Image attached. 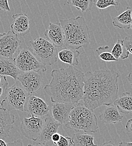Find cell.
Segmentation results:
<instances>
[{"label":"cell","mask_w":132,"mask_h":146,"mask_svg":"<svg viewBox=\"0 0 132 146\" xmlns=\"http://www.w3.org/2000/svg\"><path fill=\"white\" fill-rule=\"evenodd\" d=\"M119 74L111 70H99L84 74L83 101L91 110L110 106L118 98Z\"/></svg>","instance_id":"1"},{"label":"cell","mask_w":132,"mask_h":146,"mask_svg":"<svg viewBox=\"0 0 132 146\" xmlns=\"http://www.w3.org/2000/svg\"><path fill=\"white\" fill-rule=\"evenodd\" d=\"M44 90L53 103L75 104L83 100L84 74L74 66L54 69Z\"/></svg>","instance_id":"2"},{"label":"cell","mask_w":132,"mask_h":146,"mask_svg":"<svg viewBox=\"0 0 132 146\" xmlns=\"http://www.w3.org/2000/svg\"><path fill=\"white\" fill-rule=\"evenodd\" d=\"M60 25L65 36L64 47L78 50L90 44L89 28L83 17L61 20Z\"/></svg>","instance_id":"3"},{"label":"cell","mask_w":132,"mask_h":146,"mask_svg":"<svg viewBox=\"0 0 132 146\" xmlns=\"http://www.w3.org/2000/svg\"><path fill=\"white\" fill-rule=\"evenodd\" d=\"M65 127L71 130H82L86 133H96L99 129L94 111L80 103L74 105L70 113V120L65 124Z\"/></svg>","instance_id":"4"},{"label":"cell","mask_w":132,"mask_h":146,"mask_svg":"<svg viewBox=\"0 0 132 146\" xmlns=\"http://www.w3.org/2000/svg\"><path fill=\"white\" fill-rule=\"evenodd\" d=\"M30 49L45 66H52L57 61V49L49 40L38 36L29 42Z\"/></svg>","instance_id":"5"},{"label":"cell","mask_w":132,"mask_h":146,"mask_svg":"<svg viewBox=\"0 0 132 146\" xmlns=\"http://www.w3.org/2000/svg\"><path fill=\"white\" fill-rule=\"evenodd\" d=\"M30 95L22 87L19 82L16 80L15 83L7 90L3 103H6V107L4 108L9 111L16 110L24 111L26 102Z\"/></svg>","instance_id":"6"},{"label":"cell","mask_w":132,"mask_h":146,"mask_svg":"<svg viewBox=\"0 0 132 146\" xmlns=\"http://www.w3.org/2000/svg\"><path fill=\"white\" fill-rule=\"evenodd\" d=\"M14 60L22 72L36 71L44 73L47 70L46 66L38 60L29 47L22 48Z\"/></svg>","instance_id":"7"},{"label":"cell","mask_w":132,"mask_h":146,"mask_svg":"<svg viewBox=\"0 0 132 146\" xmlns=\"http://www.w3.org/2000/svg\"><path fill=\"white\" fill-rule=\"evenodd\" d=\"M43 123L44 117L31 116L29 117H24L20 126L22 135L28 139L37 142L40 134Z\"/></svg>","instance_id":"8"},{"label":"cell","mask_w":132,"mask_h":146,"mask_svg":"<svg viewBox=\"0 0 132 146\" xmlns=\"http://www.w3.org/2000/svg\"><path fill=\"white\" fill-rule=\"evenodd\" d=\"M21 44L18 36L12 31L0 33V56L13 58Z\"/></svg>","instance_id":"9"},{"label":"cell","mask_w":132,"mask_h":146,"mask_svg":"<svg viewBox=\"0 0 132 146\" xmlns=\"http://www.w3.org/2000/svg\"><path fill=\"white\" fill-rule=\"evenodd\" d=\"M17 80L26 91L32 94L40 90L43 83V75L40 72H22L19 74Z\"/></svg>","instance_id":"10"},{"label":"cell","mask_w":132,"mask_h":146,"mask_svg":"<svg viewBox=\"0 0 132 146\" xmlns=\"http://www.w3.org/2000/svg\"><path fill=\"white\" fill-rule=\"evenodd\" d=\"M24 111L28 112L31 116L45 117L48 115L50 106L41 98L31 94L26 102Z\"/></svg>","instance_id":"11"},{"label":"cell","mask_w":132,"mask_h":146,"mask_svg":"<svg viewBox=\"0 0 132 146\" xmlns=\"http://www.w3.org/2000/svg\"><path fill=\"white\" fill-rule=\"evenodd\" d=\"M61 124L56 121L52 116H46L44 117V123L42 129L37 141L42 144H47L51 141L52 136L57 133V130Z\"/></svg>","instance_id":"12"},{"label":"cell","mask_w":132,"mask_h":146,"mask_svg":"<svg viewBox=\"0 0 132 146\" xmlns=\"http://www.w3.org/2000/svg\"><path fill=\"white\" fill-rule=\"evenodd\" d=\"M44 36L57 48L64 47L65 36L60 24L50 23L44 33Z\"/></svg>","instance_id":"13"},{"label":"cell","mask_w":132,"mask_h":146,"mask_svg":"<svg viewBox=\"0 0 132 146\" xmlns=\"http://www.w3.org/2000/svg\"><path fill=\"white\" fill-rule=\"evenodd\" d=\"M11 29L17 36H24L30 32V21L25 14H17L12 16Z\"/></svg>","instance_id":"14"},{"label":"cell","mask_w":132,"mask_h":146,"mask_svg":"<svg viewBox=\"0 0 132 146\" xmlns=\"http://www.w3.org/2000/svg\"><path fill=\"white\" fill-rule=\"evenodd\" d=\"M15 122L14 115L8 110L0 108V138L5 139L9 136L10 132L14 128Z\"/></svg>","instance_id":"15"},{"label":"cell","mask_w":132,"mask_h":146,"mask_svg":"<svg viewBox=\"0 0 132 146\" xmlns=\"http://www.w3.org/2000/svg\"><path fill=\"white\" fill-rule=\"evenodd\" d=\"M73 104L54 103L52 107V117L61 124L67 123L70 120V113Z\"/></svg>","instance_id":"16"},{"label":"cell","mask_w":132,"mask_h":146,"mask_svg":"<svg viewBox=\"0 0 132 146\" xmlns=\"http://www.w3.org/2000/svg\"><path fill=\"white\" fill-rule=\"evenodd\" d=\"M21 73L17 66L13 58L0 56V75L2 76H9L15 80H17Z\"/></svg>","instance_id":"17"},{"label":"cell","mask_w":132,"mask_h":146,"mask_svg":"<svg viewBox=\"0 0 132 146\" xmlns=\"http://www.w3.org/2000/svg\"><path fill=\"white\" fill-rule=\"evenodd\" d=\"M99 120L105 124H116L123 121V115L113 105L109 106L99 115Z\"/></svg>","instance_id":"18"},{"label":"cell","mask_w":132,"mask_h":146,"mask_svg":"<svg viewBox=\"0 0 132 146\" xmlns=\"http://www.w3.org/2000/svg\"><path fill=\"white\" fill-rule=\"evenodd\" d=\"M80 52L72 48L64 47L57 53V58L62 62L75 66L79 64Z\"/></svg>","instance_id":"19"},{"label":"cell","mask_w":132,"mask_h":146,"mask_svg":"<svg viewBox=\"0 0 132 146\" xmlns=\"http://www.w3.org/2000/svg\"><path fill=\"white\" fill-rule=\"evenodd\" d=\"M113 105L120 113L127 114L132 112V94L130 92L123 93L113 102Z\"/></svg>","instance_id":"20"},{"label":"cell","mask_w":132,"mask_h":146,"mask_svg":"<svg viewBox=\"0 0 132 146\" xmlns=\"http://www.w3.org/2000/svg\"><path fill=\"white\" fill-rule=\"evenodd\" d=\"M132 9L127 7L125 11L113 19L112 22L113 27L121 29H130L132 22Z\"/></svg>","instance_id":"21"},{"label":"cell","mask_w":132,"mask_h":146,"mask_svg":"<svg viewBox=\"0 0 132 146\" xmlns=\"http://www.w3.org/2000/svg\"><path fill=\"white\" fill-rule=\"evenodd\" d=\"M72 140L73 146H97L94 143V136L87 133H76Z\"/></svg>","instance_id":"22"},{"label":"cell","mask_w":132,"mask_h":146,"mask_svg":"<svg viewBox=\"0 0 132 146\" xmlns=\"http://www.w3.org/2000/svg\"><path fill=\"white\" fill-rule=\"evenodd\" d=\"M111 52L117 61L119 59L125 60L128 58L129 55V53L126 50L123 44L122 39H120L115 43Z\"/></svg>","instance_id":"23"},{"label":"cell","mask_w":132,"mask_h":146,"mask_svg":"<svg viewBox=\"0 0 132 146\" xmlns=\"http://www.w3.org/2000/svg\"><path fill=\"white\" fill-rule=\"evenodd\" d=\"M92 1V0H67V3L80 10L82 13H85L91 10Z\"/></svg>","instance_id":"24"},{"label":"cell","mask_w":132,"mask_h":146,"mask_svg":"<svg viewBox=\"0 0 132 146\" xmlns=\"http://www.w3.org/2000/svg\"><path fill=\"white\" fill-rule=\"evenodd\" d=\"M110 48L109 46H102L98 47L96 50V52L98 57L102 61L106 62L117 61V60L112 55L111 52L109 51Z\"/></svg>","instance_id":"25"},{"label":"cell","mask_w":132,"mask_h":146,"mask_svg":"<svg viewBox=\"0 0 132 146\" xmlns=\"http://www.w3.org/2000/svg\"><path fill=\"white\" fill-rule=\"evenodd\" d=\"M94 6L101 10L108 8L110 6H117L119 3L116 0H93Z\"/></svg>","instance_id":"26"},{"label":"cell","mask_w":132,"mask_h":146,"mask_svg":"<svg viewBox=\"0 0 132 146\" xmlns=\"http://www.w3.org/2000/svg\"><path fill=\"white\" fill-rule=\"evenodd\" d=\"M8 85L9 84L6 79V77L5 76L3 82L0 85V104H1L0 106H1V107H2L3 105L6 96V92L7 89L9 88Z\"/></svg>","instance_id":"27"},{"label":"cell","mask_w":132,"mask_h":146,"mask_svg":"<svg viewBox=\"0 0 132 146\" xmlns=\"http://www.w3.org/2000/svg\"><path fill=\"white\" fill-rule=\"evenodd\" d=\"M56 145L57 146H73V143L72 138L64 137L61 135L60 138Z\"/></svg>","instance_id":"28"},{"label":"cell","mask_w":132,"mask_h":146,"mask_svg":"<svg viewBox=\"0 0 132 146\" xmlns=\"http://www.w3.org/2000/svg\"><path fill=\"white\" fill-rule=\"evenodd\" d=\"M122 43L126 50L132 54V35H127L122 40Z\"/></svg>","instance_id":"29"},{"label":"cell","mask_w":132,"mask_h":146,"mask_svg":"<svg viewBox=\"0 0 132 146\" xmlns=\"http://www.w3.org/2000/svg\"><path fill=\"white\" fill-rule=\"evenodd\" d=\"M0 11H10L8 0H0Z\"/></svg>","instance_id":"30"},{"label":"cell","mask_w":132,"mask_h":146,"mask_svg":"<svg viewBox=\"0 0 132 146\" xmlns=\"http://www.w3.org/2000/svg\"><path fill=\"white\" fill-rule=\"evenodd\" d=\"M125 129L126 131L128 133H132V119H129V120H128L126 125H125Z\"/></svg>","instance_id":"31"},{"label":"cell","mask_w":132,"mask_h":146,"mask_svg":"<svg viewBox=\"0 0 132 146\" xmlns=\"http://www.w3.org/2000/svg\"><path fill=\"white\" fill-rule=\"evenodd\" d=\"M60 137H61V134H60L59 133H56L55 134H54L52 136V138H51V141L53 142L54 144L55 145H56L57 143L58 142L60 138Z\"/></svg>","instance_id":"32"},{"label":"cell","mask_w":132,"mask_h":146,"mask_svg":"<svg viewBox=\"0 0 132 146\" xmlns=\"http://www.w3.org/2000/svg\"><path fill=\"white\" fill-rule=\"evenodd\" d=\"M7 146H24L23 143L21 140H17L14 142L9 143L7 144Z\"/></svg>","instance_id":"33"},{"label":"cell","mask_w":132,"mask_h":146,"mask_svg":"<svg viewBox=\"0 0 132 146\" xmlns=\"http://www.w3.org/2000/svg\"><path fill=\"white\" fill-rule=\"evenodd\" d=\"M99 146H117L113 141H109V142H106L103 143L101 145Z\"/></svg>","instance_id":"34"},{"label":"cell","mask_w":132,"mask_h":146,"mask_svg":"<svg viewBox=\"0 0 132 146\" xmlns=\"http://www.w3.org/2000/svg\"><path fill=\"white\" fill-rule=\"evenodd\" d=\"M118 146H132V142H120Z\"/></svg>","instance_id":"35"},{"label":"cell","mask_w":132,"mask_h":146,"mask_svg":"<svg viewBox=\"0 0 132 146\" xmlns=\"http://www.w3.org/2000/svg\"><path fill=\"white\" fill-rule=\"evenodd\" d=\"M127 78V79H128V82L131 84V86H132V72L129 73V74L128 75Z\"/></svg>","instance_id":"36"},{"label":"cell","mask_w":132,"mask_h":146,"mask_svg":"<svg viewBox=\"0 0 132 146\" xmlns=\"http://www.w3.org/2000/svg\"><path fill=\"white\" fill-rule=\"evenodd\" d=\"M28 146H49L47 144H42V143H37L36 145H29Z\"/></svg>","instance_id":"37"},{"label":"cell","mask_w":132,"mask_h":146,"mask_svg":"<svg viewBox=\"0 0 132 146\" xmlns=\"http://www.w3.org/2000/svg\"><path fill=\"white\" fill-rule=\"evenodd\" d=\"M0 146H7V144L3 139L0 138Z\"/></svg>","instance_id":"38"},{"label":"cell","mask_w":132,"mask_h":146,"mask_svg":"<svg viewBox=\"0 0 132 146\" xmlns=\"http://www.w3.org/2000/svg\"><path fill=\"white\" fill-rule=\"evenodd\" d=\"M2 78H3V76H1V75H0V84H1V79H2Z\"/></svg>","instance_id":"39"},{"label":"cell","mask_w":132,"mask_h":146,"mask_svg":"<svg viewBox=\"0 0 132 146\" xmlns=\"http://www.w3.org/2000/svg\"><path fill=\"white\" fill-rule=\"evenodd\" d=\"M131 28L132 29V24H131Z\"/></svg>","instance_id":"40"},{"label":"cell","mask_w":132,"mask_h":146,"mask_svg":"<svg viewBox=\"0 0 132 146\" xmlns=\"http://www.w3.org/2000/svg\"><path fill=\"white\" fill-rule=\"evenodd\" d=\"M0 105H1V104H0Z\"/></svg>","instance_id":"41"}]
</instances>
